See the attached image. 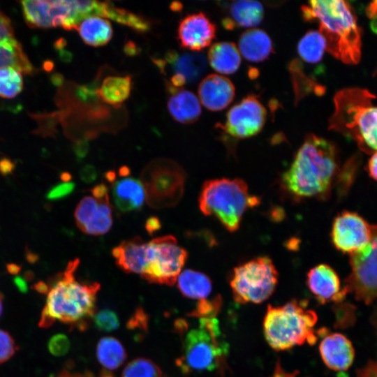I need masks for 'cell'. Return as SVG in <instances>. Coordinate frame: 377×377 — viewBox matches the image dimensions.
<instances>
[{"label":"cell","mask_w":377,"mask_h":377,"mask_svg":"<svg viewBox=\"0 0 377 377\" xmlns=\"http://www.w3.org/2000/svg\"><path fill=\"white\" fill-rule=\"evenodd\" d=\"M337 148L331 142L307 135L290 168L282 175L285 189L299 198L325 199L339 173Z\"/></svg>","instance_id":"cell-1"},{"label":"cell","mask_w":377,"mask_h":377,"mask_svg":"<svg viewBox=\"0 0 377 377\" xmlns=\"http://www.w3.org/2000/svg\"><path fill=\"white\" fill-rule=\"evenodd\" d=\"M77 258L68 263L64 272L57 274L48 286L45 304L38 326L47 328L56 320L71 327L84 330L87 320L95 312L96 295L101 288L97 282L81 283L75 279Z\"/></svg>","instance_id":"cell-2"},{"label":"cell","mask_w":377,"mask_h":377,"mask_svg":"<svg viewBox=\"0 0 377 377\" xmlns=\"http://www.w3.org/2000/svg\"><path fill=\"white\" fill-rule=\"evenodd\" d=\"M307 22H316L326 43V50L341 61L356 64L361 57V30L348 2L312 0L302 6Z\"/></svg>","instance_id":"cell-3"},{"label":"cell","mask_w":377,"mask_h":377,"mask_svg":"<svg viewBox=\"0 0 377 377\" xmlns=\"http://www.w3.org/2000/svg\"><path fill=\"white\" fill-rule=\"evenodd\" d=\"M374 94L360 88H347L334 96L330 128L354 140L367 154L377 151V106Z\"/></svg>","instance_id":"cell-4"},{"label":"cell","mask_w":377,"mask_h":377,"mask_svg":"<svg viewBox=\"0 0 377 377\" xmlns=\"http://www.w3.org/2000/svg\"><path fill=\"white\" fill-rule=\"evenodd\" d=\"M308 301L292 300L282 306L269 304L263 319V333L269 346L276 351L289 350L318 340L314 330L318 316L307 308Z\"/></svg>","instance_id":"cell-5"},{"label":"cell","mask_w":377,"mask_h":377,"mask_svg":"<svg viewBox=\"0 0 377 377\" xmlns=\"http://www.w3.org/2000/svg\"><path fill=\"white\" fill-rule=\"evenodd\" d=\"M259 202L242 179L226 178L205 181L198 199L200 211L216 218L230 232L238 229L245 212Z\"/></svg>","instance_id":"cell-6"},{"label":"cell","mask_w":377,"mask_h":377,"mask_svg":"<svg viewBox=\"0 0 377 377\" xmlns=\"http://www.w3.org/2000/svg\"><path fill=\"white\" fill-rule=\"evenodd\" d=\"M199 323L184 336L182 355L176 362L184 374L213 371L225 361L228 352L216 318L199 319Z\"/></svg>","instance_id":"cell-7"},{"label":"cell","mask_w":377,"mask_h":377,"mask_svg":"<svg viewBox=\"0 0 377 377\" xmlns=\"http://www.w3.org/2000/svg\"><path fill=\"white\" fill-rule=\"evenodd\" d=\"M278 283V272L267 256L253 258L235 267L230 286L235 301L239 304H259L274 293Z\"/></svg>","instance_id":"cell-8"},{"label":"cell","mask_w":377,"mask_h":377,"mask_svg":"<svg viewBox=\"0 0 377 377\" xmlns=\"http://www.w3.org/2000/svg\"><path fill=\"white\" fill-rule=\"evenodd\" d=\"M186 173L177 163L157 159L141 173L148 205L155 209L176 205L183 196Z\"/></svg>","instance_id":"cell-9"},{"label":"cell","mask_w":377,"mask_h":377,"mask_svg":"<svg viewBox=\"0 0 377 377\" xmlns=\"http://www.w3.org/2000/svg\"><path fill=\"white\" fill-rule=\"evenodd\" d=\"M350 273L343 289L368 305L377 299V224L371 226L369 243L350 254Z\"/></svg>","instance_id":"cell-10"},{"label":"cell","mask_w":377,"mask_h":377,"mask_svg":"<svg viewBox=\"0 0 377 377\" xmlns=\"http://www.w3.org/2000/svg\"><path fill=\"white\" fill-rule=\"evenodd\" d=\"M149 243L151 260L141 277L152 283L174 285L187 259V251L172 235L158 237Z\"/></svg>","instance_id":"cell-11"},{"label":"cell","mask_w":377,"mask_h":377,"mask_svg":"<svg viewBox=\"0 0 377 377\" xmlns=\"http://www.w3.org/2000/svg\"><path fill=\"white\" fill-rule=\"evenodd\" d=\"M21 3L26 22L34 28L75 29L83 20L80 1H24Z\"/></svg>","instance_id":"cell-12"},{"label":"cell","mask_w":377,"mask_h":377,"mask_svg":"<svg viewBox=\"0 0 377 377\" xmlns=\"http://www.w3.org/2000/svg\"><path fill=\"white\" fill-rule=\"evenodd\" d=\"M267 110L254 95H249L232 107L226 115L223 130L237 139L252 137L263 128Z\"/></svg>","instance_id":"cell-13"},{"label":"cell","mask_w":377,"mask_h":377,"mask_svg":"<svg viewBox=\"0 0 377 377\" xmlns=\"http://www.w3.org/2000/svg\"><path fill=\"white\" fill-rule=\"evenodd\" d=\"M371 234V226L364 218L355 212L345 211L333 221L331 239L337 250L353 254L369 243Z\"/></svg>","instance_id":"cell-14"},{"label":"cell","mask_w":377,"mask_h":377,"mask_svg":"<svg viewBox=\"0 0 377 377\" xmlns=\"http://www.w3.org/2000/svg\"><path fill=\"white\" fill-rule=\"evenodd\" d=\"M74 216L77 227L85 234L101 235L107 233L112 226L109 195L84 196L79 202Z\"/></svg>","instance_id":"cell-15"},{"label":"cell","mask_w":377,"mask_h":377,"mask_svg":"<svg viewBox=\"0 0 377 377\" xmlns=\"http://www.w3.org/2000/svg\"><path fill=\"white\" fill-rule=\"evenodd\" d=\"M127 167L119 168L118 173L110 182L113 202L121 213L140 210L146 200V193L142 182L129 176Z\"/></svg>","instance_id":"cell-16"},{"label":"cell","mask_w":377,"mask_h":377,"mask_svg":"<svg viewBox=\"0 0 377 377\" xmlns=\"http://www.w3.org/2000/svg\"><path fill=\"white\" fill-rule=\"evenodd\" d=\"M215 24L202 12L186 15L177 29L180 46L191 51H200L208 47L215 38Z\"/></svg>","instance_id":"cell-17"},{"label":"cell","mask_w":377,"mask_h":377,"mask_svg":"<svg viewBox=\"0 0 377 377\" xmlns=\"http://www.w3.org/2000/svg\"><path fill=\"white\" fill-rule=\"evenodd\" d=\"M317 335L323 339L319 352L325 364L330 369L343 371L352 365L355 350L350 341L341 333H330L325 328L320 329Z\"/></svg>","instance_id":"cell-18"},{"label":"cell","mask_w":377,"mask_h":377,"mask_svg":"<svg viewBox=\"0 0 377 377\" xmlns=\"http://www.w3.org/2000/svg\"><path fill=\"white\" fill-rule=\"evenodd\" d=\"M308 288L322 304L333 302H341L347 293L341 287L339 277L328 265L320 264L311 268L306 276Z\"/></svg>","instance_id":"cell-19"},{"label":"cell","mask_w":377,"mask_h":377,"mask_svg":"<svg viewBox=\"0 0 377 377\" xmlns=\"http://www.w3.org/2000/svg\"><path fill=\"white\" fill-rule=\"evenodd\" d=\"M117 266L126 273L143 274L151 256V244L135 237L121 242L112 249Z\"/></svg>","instance_id":"cell-20"},{"label":"cell","mask_w":377,"mask_h":377,"mask_svg":"<svg viewBox=\"0 0 377 377\" xmlns=\"http://www.w3.org/2000/svg\"><path fill=\"white\" fill-rule=\"evenodd\" d=\"M6 66L26 74L33 71L22 45L15 38L9 18L0 12V68Z\"/></svg>","instance_id":"cell-21"},{"label":"cell","mask_w":377,"mask_h":377,"mask_svg":"<svg viewBox=\"0 0 377 377\" xmlns=\"http://www.w3.org/2000/svg\"><path fill=\"white\" fill-rule=\"evenodd\" d=\"M235 94L232 82L218 74L208 75L198 87L202 104L211 111H219L226 108L232 101Z\"/></svg>","instance_id":"cell-22"},{"label":"cell","mask_w":377,"mask_h":377,"mask_svg":"<svg viewBox=\"0 0 377 377\" xmlns=\"http://www.w3.org/2000/svg\"><path fill=\"white\" fill-rule=\"evenodd\" d=\"M154 62L163 71L164 67L171 66L174 74L182 75L186 82L193 83L201 77L206 70L207 61L203 54L198 52L178 54L174 50L168 51L165 60L155 59Z\"/></svg>","instance_id":"cell-23"},{"label":"cell","mask_w":377,"mask_h":377,"mask_svg":"<svg viewBox=\"0 0 377 377\" xmlns=\"http://www.w3.org/2000/svg\"><path fill=\"white\" fill-rule=\"evenodd\" d=\"M226 8L227 15L222 24L229 30L238 27H254L258 25L263 18V6L256 1H232L226 6Z\"/></svg>","instance_id":"cell-24"},{"label":"cell","mask_w":377,"mask_h":377,"mask_svg":"<svg viewBox=\"0 0 377 377\" xmlns=\"http://www.w3.org/2000/svg\"><path fill=\"white\" fill-rule=\"evenodd\" d=\"M167 89L171 94L168 109L173 119L182 124L195 122L201 114V105L197 96L188 90L175 88L169 82Z\"/></svg>","instance_id":"cell-25"},{"label":"cell","mask_w":377,"mask_h":377,"mask_svg":"<svg viewBox=\"0 0 377 377\" xmlns=\"http://www.w3.org/2000/svg\"><path fill=\"white\" fill-rule=\"evenodd\" d=\"M239 51L247 61L260 62L273 52V46L266 32L259 29H251L240 36Z\"/></svg>","instance_id":"cell-26"},{"label":"cell","mask_w":377,"mask_h":377,"mask_svg":"<svg viewBox=\"0 0 377 377\" xmlns=\"http://www.w3.org/2000/svg\"><path fill=\"white\" fill-rule=\"evenodd\" d=\"M207 59L211 67L221 74L234 73L241 64L239 49L230 42L213 44L209 50Z\"/></svg>","instance_id":"cell-27"},{"label":"cell","mask_w":377,"mask_h":377,"mask_svg":"<svg viewBox=\"0 0 377 377\" xmlns=\"http://www.w3.org/2000/svg\"><path fill=\"white\" fill-rule=\"evenodd\" d=\"M75 29L77 30L84 43L93 47L105 45L112 37L110 22L96 15L84 18Z\"/></svg>","instance_id":"cell-28"},{"label":"cell","mask_w":377,"mask_h":377,"mask_svg":"<svg viewBox=\"0 0 377 377\" xmlns=\"http://www.w3.org/2000/svg\"><path fill=\"white\" fill-rule=\"evenodd\" d=\"M177 281L179 290L188 298L205 300L212 290L209 277L198 271L185 269L179 274Z\"/></svg>","instance_id":"cell-29"},{"label":"cell","mask_w":377,"mask_h":377,"mask_svg":"<svg viewBox=\"0 0 377 377\" xmlns=\"http://www.w3.org/2000/svg\"><path fill=\"white\" fill-rule=\"evenodd\" d=\"M131 89L132 80L130 76L110 75L96 89V94L103 102L117 106L129 97Z\"/></svg>","instance_id":"cell-30"},{"label":"cell","mask_w":377,"mask_h":377,"mask_svg":"<svg viewBox=\"0 0 377 377\" xmlns=\"http://www.w3.org/2000/svg\"><path fill=\"white\" fill-rule=\"evenodd\" d=\"M96 355L99 363L108 370L118 369L127 357L122 343L112 337H105L99 340L96 346Z\"/></svg>","instance_id":"cell-31"},{"label":"cell","mask_w":377,"mask_h":377,"mask_svg":"<svg viewBox=\"0 0 377 377\" xmlns=\"http://www.w3.org/2000/svg\"><path fill=\"white\" fill-rule=\"evenodd\" d=\"M326 50L325 40L322 34L317 31L306 32L300 40L297 52L301 58L309 63L320 61Z\"/></svg>","instance_id":"cell-32"},{"label":"cell","mask_w":377,"mask_h":377,"mask_svg":"<svg viewBox=\"0 0 377 377\" xmlns=\"http://www.w3.org/2000/svg\"><path fill=\"white\" fill-rule=\"evenodd\" d=\"M103 15L105 18H110L140 32H145L150 29V23L146 18L124 9L116 8L109 2H105Z\"/></svg>","instance_id":"cell-33"},{"label":"cell","mask_w":377,"mask_h":377,"mask_svg":"<svg viewBox=\"0 0 377 377\" xmlns=\"http://www.w3.org/2000/svg\"><path fill=\"white\" fill-rule=\"evenodd\" d=\"M23 88L22 73L11 66L0 68V97L13 98L18 95Z\"/></svg>","instance_id":"cell-34"},{"label":"cell","mask_w":377,"mask_h":377,"mask_svg":"<svg viewBox=\"0 0 377 377\" xmlns=\"http://www.w3.org/2000/svg\"><path fill=\"white\" fill-rule=\"evenodd\" d=\"M121 377H164L161 368L148 358L138 357L129 362Z\"/></svg>","instance_id":"cell-35"},{"label":"cell","mask_w":377,"mask_h":377,"mask_svg":"<svg viewBox=\"0 0 377 377\" xmlns=\"http://www.w3.org/2000/svg\"><path fill=\"white\" fill-rule=\"evenodd\" d=\"M355 306L350 303L343 302L332 306L335 316L334 327L345 329L351 327L356 320Z\"/></svg>","instance_id":"cell-36"},{"label":"cell","mask_w":377,"mask_h":377,"mask_svg":"<svg viewBox=\"0 0 377 377\" xmlns=\"http://www.w3.org/2000/svg\"><path fill=\"white\" fill-rule=\"evenodd\" d=\"M91 318L95 327L102 332H112L119 327V320L117 314L109 309H104L94 312Z\"/></svg>","instance_id":"cell-37"},{"label":"cell","mask_w":377,"mask_h":377,"mask_svg":"<svg viewBox=\"0 0 377 377\" xmlns=\"http://www.w3.org/2000/svg\"><path fill=\"white\" fill-rule=\"evenodd\" d=\"M222 306V299L217 295L212 300H202L196 304V307L190 313L189 316L196 317L199 319L216 318Z\"/></svg>","instance_id":"cell-38"},{"label":"cell","mask_w":377,"mask_h":377,"mask_svg":"<svg viewBox=\"0 0 377 377\" xmlns=\"http://www.w3.org/2000/svg\"><path fill=\"white\" fill-rule=\"evenodd\" d=\"M18 350V346L13 337L0 329V364L10 359Z\"/></svg>","instance_id":"cell-39"},{"label":"cell","mask_w":377,"mask_h":377,"mask_svg":"<svg viewBox=\"0 0 377 377\" xmlns=\"http://www.w3.org/2000/svg\"><path fill=\"white\" fill-rule=\"evenodd\" d=\"M47 348L53 355L62 356L68 353L70 348V341L66 335L57 334L50 339Z\"/></svg>","instance_id":"cell-40"},{"label":"cell","mask_w":377,"mask_h":377,"mask_svg":"<svg viewBox=\"0 0 377 377\" xmlns=\"http://www.w3.org/2000/svg\"><path fill=\"white\" fill-rule=\"evenodd\" d=\"M358 163L359 161L357 158L353 157L346 163L345 166L343 167L341 173V179L339 181L340 183H341L340 189L341 188L342 191L346 192V189L352 184Z\"/></svg>","instance_id":"cell-41"},{"label":"cell","mask_w":377,"mask_h":377,"mask_svg":"<svg viewBox=\"0 0 377 377\" xmlns=\"http://www.w3.org/2000/svg\"><path fill=\"white\" fill-rule=\"evenodd\" d=\"M75 188V183L63 181L53 186L47 193L46 198L50 200H58L70 195Z\"/></svg>","instance_id":"cell-42"},{"label":"cell","mask_w":377,"mask_h":377,"mask_svg":"<svg viewBox=\"0 0 377 377\" xmlns=\"http://www.w3.org/2000/svg\"><path fill=\"white\" fill-rule=\"evenodd\" d=\"M299 374L298 371H294L293 372H288L283 369L280 362V359L276 362L273 374L269 377H297Z\"/></svg>","instance_id":"cell-43"},{"label":"cell","mask_w":377,"mask_h":377,"mask_svg":"<svg viewBox=\"0 0 377 377\" xmlns=\"http://www.w3.org/2000/svg\"><path fill=\"white\" fill-rule=\"evenodd\" d=\"M161 227V223L160 220L156 216L149 217L145 223V229L147 232L150 235H152Z\"/></svg>","instance_id":"cell-44"},{"label":"cell","mask_w":377,"mask_h":377,"mask_svg":"<svg viewBox=\"0 0 377 377\" xmlns=\"http://www.w3.org/2000/svg\"><path fill=\"white\" fill-rule=\"evenodd\" d=\"M367 170L369 176L377 181V151L370 158L368 162Z\"/></svg>","instance_id":"cell-45"},{"label":"cell","mask_w":377,"mask_h":377,"mask_svg":"<svg viewBox=\"0 0 377 377\" xmlns=\"http://www.w3.org/2000/svg\"><path fill=\"white\" fill-rule=\"evenodd\" d=\"M81 177L84 182H93L96 178L95 168L89 165L85 167L81 172Z\"/></svg>","instance_id":"cell-46"},{"label":"cell","mask_w":377,"mask_h":377,"mask_svg":"<svg viewBox=\"0 0 377 377\" xmlns=\"http://www.w3.org/2000/svg\"><path fill=\"white\" fill-rule=\"evenodd\" d=\"M136 316L138 318H140V323H142L143 325L145 324L146 320H145V313L142 310H138L136 312ZM128 324V327H135L137 324H139V320H137L136 318L133 316V317L130 320Z\"/></svg>","instance_id":"cell-47"},{"label":"cell","mask_w":377,"mask_h":377,"mask_svg":"<svg viewBox=\"0 0 377 377\" xmlns=\"http://www.w3.org/2000/svg\"><path fill=\"white\" fill-rule=\"evenodd\" d=\"M57 377H95V376L90 373L73 374L68 371H64ZM100 377L101 376H100Z\"/></svg>","instance_id":"cell-48"},{"label":"cell","mask_w":377,"mask_h":377,"mask_svg":"<svg viewBox=\"0 0 377 377\" xmlns=\"http://www.w3.org/2000/svg\"><path fill=\"white\" fill-rule=\"evenodd\" d=\"M368 17L371 18L377 14V1H372L366 10Z\"/></svg>","instance_id":"cell-49"},{"label":"cell","mask_w":377,"mask_h":377,"mask_svg":"<svg viewBox=\"0 0 377 377\" xmlns=\"http://www.w3.org/2000/svg\"><path fill=\"white\" fill-rule=\"evenodd\" d=\"M124 51L128 55L135 54L138 52L136 46L131 41H129L128 44L125 46Z\"/></svg>","instance_id":"cell-50"},{"label":"cell","mask_w":377,"mask_h":377,"mask_svg":"<svg viewBox=\"0 0 377 377\" xmlns=\"http://www.w3.org/2000/svg\"><path fill=\"white\" fill-rule=\"evenodd\" d=\"M17 287L22 291H25L27 289V286L25 281L20 276H17L14 280Z\"/></svg>","instance_id":"cell-51"},{"label":"cell","mask_w":377,"mask_h":377,"mask_svg":"<svg viewBox=\"0 0 377 377\" xmlns=\"http://www.w3.org/2000/svg\"><path fill=\"white\" fill-rule=\"evenodd\" d=\"M182 4L179 2H172L170 5V8L173 11H180L182 9Z\"/></svg>","instance_id":"cell-52"},{"label":"cell","mask_w":377,"mask_h":377,"mask_svg":"<svg viewBox=\"0 0 377 377\" xmlns=\"http://www.w3.org/2000/svg\"><path fill=\"white\" fill-rule=\"evenodd\" d=\"M3 296L1 293H0V316L3 311Z\"/></svg>","instance_id":"cell-53"}]
</instances>
